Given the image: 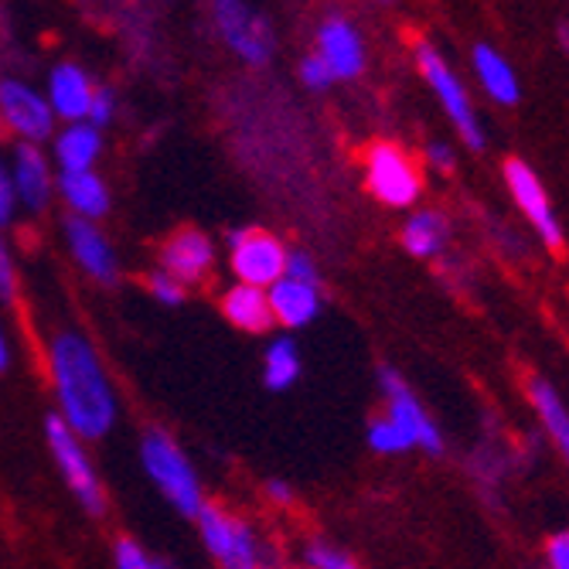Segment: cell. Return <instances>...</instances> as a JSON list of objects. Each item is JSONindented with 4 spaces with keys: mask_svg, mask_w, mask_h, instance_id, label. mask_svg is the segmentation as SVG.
Returning a JSON list of instances; mask_svg holds the SVG:
<instances>
[{
    "mask_svg": "<svg viewBox=\"0 0 569 569\" xmlns=\"http://www.w3.org/2000/svg\"><path fill=\"white\" fill-rule=\"evenodd\" d=\"M216 24L222 41L249 66H267L273 56V28L270 21L239 0H219L216 4Z\"/></svg>",
    "mask_w": 569,
    "mask_h": 569,
    "instance_id": "8",
    "label": "cell"
},
{
    "mask_svg": "<svg viewBox=\"0 0 569 569\" xmlns=\"http://www.w3.org/2000/svg\"><path fill=\"white\" fill-rule=\"evenodd\" d=\"M549 569H569V532H556L546 546Z\"/></svg>",
    "mask_w": 569,
    "mask_h": 569,
    "instance_id": "34",
    "label": "cell"
},
{
    "mask_svg": "<svg viewBox=\"0 0 569 569\" xmlns=\"http://www.w3.org/2000/svg\"><path fill=\"white\" fill-rule=\"evenodd\" d=\"M59 191L66 204L76 212V219L96 222L110 212V191L102 184L96 171H76V174H59Z\"/></svg>",
    "mask_w": 569,
    "mask_h": 569,
    "instance_id": "20",
    "label": "cell"
},
{
    "mask_svg": "<svg viewBox=\"0 0 569 569\" xmlns=\"http://www.w3.org/2000/svg\"><path fill=\"white\" fill-rule=\"evenodd\" d=\"M379 389H382L386 406H389L386 420L396 423L412 440V447H423L427 453H440L443 437H440L437 423L430 420V412L423 409V402L417 399V392L406 386V379L396 369H382L379 372Z\"/></svg>",
    "mask_w": 569,
    "mask_h": 569,
    "instance_id": "9",
    "label": "cell"
},
{
    "mask_svg": "<svg viewBox=\"0 0 569 569\" xmlns=\"http://www.w3.org/2000/svg\"><path fill=\"white\" fill-rule=\"evenodd\" d=\"M14 204H18V194H14V184H11V171L4 168V161H0V226L11 222Z\"/></svg>",
    "mask_w": 569,
    "mask_h": 569,
    "instance_id": "33",
    "label": "cell"
},
{
    "mask_svg": "<svg viewBox=\"0 0 569 569\" xmlns=\"http://www.w3.org/2000/svg\"><path fill=\"white\" fill-rule=\"evenodd\" d=\"M11 184L18 201H24L31 212H41L48 198H51V168L48 158L34 147V143H21L14 150V168H11Z\"/></svg>",
    "mask_w": 569,
    "mask_h": 569,
    "instance_id": "16",
    "label": "cell"
},
{
    "mask_svg": "<svg viewBox=\"0 0 569 569\" xmlns=\"http://www.w3.org/2000/svg\"><path fill=\"white\" fill-rule=\"evenodd\" d=\"M232 246V273L239 277L242 287L270 290L277 280L287 273V249L277 236L270 232H252V229H236L229 236Z\"/></svg>",
    "mask_w": 569,
    "mask_h": 569,
    "instance_id": "7",
    "label": "cell"
},
{
    "mask_svg": "<svg viewBox=\"0 0 569 569\" xmlns=\"http://www.w3.org/2000/svg\"><path fill=\"white\" fill-rule=\"evenodd\" d=\"M198 532L222 569H260V542H256L252 529L226 508L204 505L198 511Z\"/></svg>",
    "mask_w": 569,
    "mask_h": 569,
    "instance_id": "6",
    "label": "cell"
},
{
    "mask_svg": "<svg viewBox=\"0 0 569 569\" xmlns=\"http://www.w3.org/2000/svg\"><path fill=\"white\" fill-rule=\"evenodd\" d=\"M140 460H143V471L147 478L158 485V491L181 511L188 519H198V511L204 508L201 498V485L198 475L188 463L184 450L161 430H150L140 440Z\"/></svg>",
    "mask_w": 569,
    "mask_h": 569,
    "instance_id": "2",
    "label": "cell"
},
{
    "mask_svg": "<svg viewBox=\"0 0 569 569\" xmlns=\"http://www.w3.org/2000/svg\"><path fill=\"white\" fill-rule=\"evenodd\" d=\"M51 382L59 396V420L79 440L107 437L117 423V392L99 366V355L82 335L62 331L48 348Z\"/></svg>",
    "mask_w": 569,
    "mask_h": 569,
    "instance_id": "1",
    "label": "cell"
},
{
    "mask_svg": "<svg viewBox=\"0 0 569 569\" xmlns=\"http://www.w3.org/2000/svg\"><path fill=\"white\" fill-rule=\"evenodd\" d=\"M0 117L18 137H24V143H41L56 130V113L44 92L21 79H0Z\"/></svg>",
    "mask_w": 569,
    "mask_h": 569,
    "instance_id": "11",
    "label": "cell"
},
{
    "mask_svg": "<svg viewBox=\"0 0 569 569\" xmlns=\"http://www.w3.org/2000/svg\"><path fill=\"white\" fill-rule=\"evenodd\" d=\"M447 239H450V226L437 209L412 212L402 226V246L406 252L417 256V260H433V256H440L447 249Z\"/></svg>",
    "mask_w": 569,
    "mask_h": 569,
    "instance_id": "23",
    "label": "cell"
},
{
    "mask_svg": "<svg viewBox=\"0 0 569 569\" xmlns=\"http://www.w3.org/2000/svg\"><path fill=\"white\" fill-rule=\"evenodd\" d=\"M529 399H532V409H536L542 430L552 437V443L559 447V453L569 463V406H566V399L542 376L529 379Z\"/></svg>",
    "mask_w": 569,
    "mask_h": 569,
    "instance_id": "21",
    "label": "cell"
},
{
    "mask_svg": "<svg viewBox=\"0 0 569 569\" xmlns=\"http://www.w3.org/2000/svg\"><path fill=\"white\" fill-rule=\"evenodd\" d=\"M505 184L519 204V212L529 219V226L539 232V239L549 246V249H562V226L552 212V201L546 194V184L542 178L522 161V158H508L505 161Z\"/></svg>",
    "mask_w": 569,
    "mask_h": 569,
    "instance_id": "10",
    "label": "cell"
},
{
    "mask_svg": "<svg viewBox=\"0 0 569 569\" xmlns=\"http://www.w3.org/2000/svg\"><path fill=\"white\" fill-rule=\"evenodd\" d=\"M113 113H117V99H113V92H110V89H96L86 123H92L96 130H102V127H107V123L113 120Z\"/></svg>",
    "mask_w": 569,
    "mask_h": 569,
    "instance_id": "30",
    "label": "cell"
},
{
    "mask_svg": "<svg viewBox=\"0 0 569 569\" xmlns=\"http://www.w3.org/2000/svg\"><path fill=\"white\" fill-rule=\"evenodd\" d=\"M369 447H372L376 453L392 457V453L412 450V440H409L396 423H389L386 417H379V420H372V427H369Z\"/></svg>",
    "mask_w": 569,
    "mask_h": 569,
    "instance_id": "25",
    "label": "cell"
},
{
    "mask_svg": "<svg viewBox=\"0 0 569 569\" xmlns=\"http://www.w3.org/2000/svg\"><path fill=\"white\" fill-rule=\"evenodd\" d=\"M102 150V133L92 123H69L59 137H56V161L62 168V174H76V171H92V161Z\"/></svg>",
    "mask_w": 569,
    "mask_h": 569,
    "instance_id": "22",
    "label": "cell"
},
{
    "mask_svg": "<svg viewBox=\"0 0 569 569\" xmlns=\"http://www.w3.org/2000/svg\"><path fill=\"white\" fill-rule=\"evenodd\" d=\"M366 184L369 191L389 204V209H409L423 194V178L412 158L396 143H376L366 153Z\"/></svg>",
    "mask_w": 569,
    "mask_h": 569,
    "instance_id": "4",
    "label": "cell"
},
{
    "mask_svg": "<svg viewBox=\"0 0 569 569\" xmlns=\"http://www.w3.org/2000/svg\"><path fill=\"white\" fill-rule=\"evenodd\" d=\"M263 379H267V389L273 392H283L300 379V351L290 338H273V345L267 348Z\"/></svg>",
    "mask_w": 569,
    "mask_h": 569,
    "instance_id": "24",
    "label": "cell"
},
{
    "mask_svg": "<svg viewBox=\"0 0 569 569\" xmlns=\"http://www.w3.org/2000/svg\"><path fill=\"white\" fill-rule=\"evenodd\" d=\"M283 277H290V280H297V283H310V287H318V267H315V260L303 252V249H293V252H287V273Z\"/></svg>",
    "mask_w": 569,
    "mask_h": 569,
    "instance_id": "29",
    "label": "cell"
},
{
    "mask_svg": "<svg viewBox=\"0 0 569 569\" xmlns=\"http://www.w3.org/2000/svg\"><path fill=\"white\" fill-rule=\"evenodd\" d=\"M147 287H150V293H153V297H158L161 303H168V307H178V303L184 300V287H181V283H178L174 277H168L164 270L150 273Z\"/></svg>",
    "mask_w": 569,
    "mask_h": 569,
    "instance_id": "28",
    "label": "cell"
},
{
    "mask_svg": "<svg viewBox=\"0 0 569 569\" xmlns=\"http://www.w3.org/2000/svg\"><path fill=\"white\" fill-rule=\"evenodd\" d=\"M66 239H69V249L76 256V263L89 277H96L99 283H117V252L107 242V236H102L92 222L72 216L66 222Z\"/></svg>",
    "mask_w": 569,
    "mask_h": 569,
    "instance_id": "15",
    "label": "cell"
},
{
    "mask_svg": "<svg viewBox=\"0 0 569 569\" xmlns=\"http://www.w3.org/2000/svg\"><path fill=\"white\" fill-rule=\"evenodd\" d=\"M8 369V341H4V331H0V372Z\"/></svg>",
    "mask_w": 569,
    "mask_h": 569,
    "instance_id": "37",
    "label": "cell"
},
{
    "mask_svg": "<svg viewBox=\"0 0 569 569\" xmlns=\"http://www.w3.org/2000/svg\"><path fill=\"white\" fill-rule=\"evenodd\" d=\"M427 158H430V164L433 168H440V171H453V150L447 147V143H430L427 147Z\"/></svg>",
    "mask_w": 569,
    "mask_h": 569,
    "instance_id": "35",
    "label": "cell"
},
{
    "mask_svg": "<svg viewBox=\"0 0 569 569\" xmlns=\"http://www.w3.org/2000/svg\"><path fill=\"white\" fill-rule=\"evenodd\" d=\"M300 82H303L307 89H328L335 79H331L328 66H325L318 56H307V59L300 62Z\"/></svg>",
    "mask_w": 569,
    "mask_h": 569,
    "instance_id": "31",
    "label": "cell"
},
{
    "mask_svg": "<svg viewBox=\"0 0 569 569\" xmlns=\"http://www.w3.org/2000/svg\"><path fill=\"white\" fill-rule=\"evenodd\" d=\"M471 62H475V76L481 79L485 92L498 102V107H515V102L522 99L519 76H515V69L508 66V59L501 56L498 48H491V44H475Z\"/></svg>",
    "mask_w": 569,
    "mask_h": 569,
    "instance_id": "18",
    "label": "cell"
},
{
    "mask_svg": "<svg viewBox=\"0 0 569 569\" xmlns=\"http://www.w3.org/2000/svg\"><path fill=\"white\" fill-rule=\"evenodd\" d=\"M315 56L328 66L331 79H358L366 69V41L358 28L345 18H328L318 31V51Z\"/></svg>",
    "mask_w": 569,
    "mask_h": 569,
    "instance_id": "12",
    "label": "cell"
},
{
    "mask_svg": "<svg viewBox=\"0 0 569 569\" xmlns=\"http://www.w3.org/2000/svg\"><path fill=\"white\" fill-rule=\"evenodd\" d=\"M44 437H48L51 457H56L59 471H62L66 485L72 488L76 501H79L89 515H102V508H107V495H102L99 475H96V468H92V460H89L82 440H79L59 417H48Z\"/></svg>",
    "mask_w": 569,
    "mask_h": 569,
    "instance_id": "5",
    "label": "cell"
},
{
    "mask_svg": "<svg viewBox=\"0 0 569 569\" xmlns=\"http://www.w3.org/2000/svg\"><path fill=\"white\" fill-rule=\"evenodd\" d=\"M113 559H117V569H168L164 562L150 559L133 539H120L113 549Z\"/></svg>",
    "mask_w": 569,
    "mask_h": 569,
    "instance_id": "27",
    "label": "cell"
},
{
    "mask_svg": "<svg viewBox=\"0 0 569 569\" xmlns=\"http://www.w3.org/2000/svg\"><path fill=\"white\" fill-rule=\"evenodd\" d=\"M267 495H270L273 501H280V505H290V501H293V491H290L287 481H267Z\"/></svg>",
    "mask_w": 569,
    "mask_h": 569,
    "instance_id": "36",
    "label": "cell"
},
{
    "mask_svg": "<svg viewBox=\"0 0 569 569\" xmlns=\"http://www.w3.org/2000/svg\"><path fill=\"white\" fill-rule=\"evenodd\" d=\"M417 66H420V76L427 79V86L437 92V102L443 107V113L460 130L463 143H468L471 150H481L485 147V130H481V120H478V113L471 107V96H468V89H463L460 76L447 66V59L427 41L417 44Z\"/></svg>",
    "mask_w": 569,
    "mask_h": 569,
    "instance_id": "3",
    "label": "cell"
},
{
    "mask_svg": "<svg viewBox=\"0 0 569 569\" xmlns=\"http://www.w3.org/2000/svg\"><path fill=\"white\" fill-rule=\"evenodd\" d=\"M222 315L229 318V325H236L239 331H252V335H263L270 331L273 321V310H270V297L267 290H256V287H229L222 297Z\"/></svg>",
    "mask_w": 569,
    "mask_h": 569,
    "instance_id": "19",
    "label": "cell"
},
{
    "mask_svg": "<svg viewBox=\"0 0 569 569\" xmlns=\"http://www.w3.org/2000/svg\"><path fill=\"white\" fill-rule=\"evenodd\" d=\"M270 310H273V321L283 325V328H307L321 315V293L318 287L310 283H297L290 277L277 280L270 290Z\"/></svg>",
    "mask_w": 569,
    "mask_h": 569,
    "instance_id": "17",
    "label": "cell"
},
{
    "mask_svg": "<svg viewBox=\"0 0 569 569\" xmlns=\"http://www.w3.org/2000/svg\"><path fill=\"white\" fill-rule=\"evenodd\" d=\"M92 96H96V86L89 82L82 66L62 62V66L51 69L44 99H48V107H51V113H56V117H62L69 123H86L89 107H92Z\"/></svg>",
    "mask_w": 569,
    "mask_h": 569,
    "instance_id": "14",
    "label": "cell"
},
{
    "mask_svg": "<svg viewBox=\"0 0 569 569\" xmlns=\"http://www.w3.org/2000/svg\"><path fill=\"white\" fill-rule=\"evenodd\" d=\"M18 290V273H14V260H11V249L8 242L0 239V300H11Z\"/></svg>",
    "mask_w": 569,
    "mask_h": 569,
    "instance_id": "32",
    "label": "cell"
},
{
    "mask_svg": "<svg viewBox=\"0 0 569 569\" xmlns=\"http://www.w3.org/2000/svg\"><path fill=\"white\" fill-rule=\"evenodd\" d=\"M212 263H216V246L198 229H184V232L171 236L164 252H161V270L168 277H174L181 287L204 280L212 270Z\"/></svg>",
    "mask_w": 569,
    "mask_h": 569,
    "instance_id": "13",
    "label": "cell"
},
{
    "mask_svg": "<svg viewBox=\"0 0 569 569\" xmlns=\"http://www.w3.org/2000/svg\"><path fill=\"white\" fill-rule=\"evenodd\" d=\"M303 562H307V569H358L348 552H341L338 546H328V542H310L303 549Z\"/></svg>",
    "mask_w": 569,
    "mask_h": 569,
    "instance_id": "26",
    "label": "cell"
}]
</instances>
